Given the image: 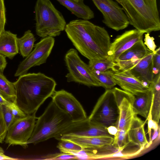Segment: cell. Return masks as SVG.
<instances>
[{
	"mask_svg": "<svg viewBox=\"0 0 160 160\" xmlns=\"http://www.w3.org/2000/svg\"><path fill=\"white\" fill-rule=\"evenodd\" d=\"M51 97L52 101L59 108L70 117L73 122L87 118L83 107L72 93L62 89L55 91Z\"/></svg>",
	"mask_w": 160,
	"mask_h": 160,
	"instance_id": "cell-11",
	"label": "cell"
},
{
	"mask_svg": "<svg viewBox=\"0 0 160 160\" xmlns=\"http://www.w3.org/2000/svg\"><path fill=\"white\" fill-rule=\"evenodd\" d=\"M0 94L10 102H14L16 98L14 82L8 80L0 72Z\"/></svg>",
	"mask_w": 160,
	"mask_h": 160,
	"instance_id": "cell-26",
	"label": "cell"
},
{
	"mask_svg": "<svg viewBox=\"0 0 160 160\" xmlns=\"http://www.w3.org/2000/svg\"><path fill=\"white\" fill-rule=\"evenodd\" d=\"M112 75L116 84L132 94L145 90L149 87L135 78L128 71H113Z\"/></svg>",
	"mask_w": 160,
	"mask_h": 160,
	"instance_id": "cell-16",
	"label": "cell"
},
{
	"mask_svg": "<svg viewBox=\"0 0 160 160\" xmlns=\"http://www.w3.org/2000/svg\"><path fill=\"white\" fill-rule=\"evenodd\" d=\"M113 143L121 151H122L130 143L128 140V131L124 130H118L114 136Z\"/></svg>",
	"mask_w": 160,
	"mask_h": 160,
	"instance_id": "cell-30",
	"label": "cell"
},
{
	"mask_svg": "<svg viewBox=\"0 0 160 160\" xmlns=\"http://www.w3.org/2000/svg\"><path fill=\"white\" fill-rule=\"evenodd\" d=\"M61 152L75 154L82 150L78 144L71 141L61 140L57 146Z\"/></svg>",
	"mask_w": 160,
	"mask_h": 160,
	"instance_id": "cell-29",
	"label": "cell"
},
{
	"mask_svg": "<svg viewBox=\"0 0 160 160\" xmlns=\"http://www.w3.org/2000/svg\"><path fill=\"white\" fill-rule=\"evenodd\" d=\"M92 72H103L109 70L115 71L116 63L109 58L89 61L88 64Z\"/></svg>",
	"mask_w": 160,
	"mask_h": 160,
	"instance_id": "cell-27",
	"label": "cell"
},
{
	"mask_svg": "<svg viewBox=\"0 0 160 160\" xmlns=\"http://www.w3.org/2000/svg\"><path fill=\"white\" fill-rule=\"evenodd\" d=\"M1 153H4V151L3 149L0 147V154Z\"/></svg>",
	"mask_w": 160,
	"mask_h": 160,
	"instance_id": "cell-42",
	"label": "cell"
},
{
	"mask_svg": "<svg viewBox=\"0 0 160 160\" xmlns=\"http://www.w3.org/2000/svg\"><path fill=\"white\" fill-rule=\"evenodd\" d=\"M129 24L137 30L149 33L160 30L156 0H117Z\"/></svg>",
	"mask_w": 160,
	"mask_h": 160,
	"instance_id": "cell-4",
	"label": "cell"
},
{
	"mask_svg": "<svg viewBox=\"0 0 160 160\" xmlns=\"http://www.w3.org/2000/svg\"><path fill=\"white\" fill-rule=\"evenodd\" d=\"M64 60L68 71L65 76L68 82H74L88 87H101L88 65L81 59L76 50L69 49Z\"/></svg>",
	"mask_w": 160,
	"mask_h": 160,
	"instance_id": "cell-6",
	"label": "cell"
},
{
	"mask_svg": "<svg viewBox=\"0 0 160 160\" xmlns=\"http://www.w3.org/2000/svg\"><path fill=\"white\" fill-rule=\"evenodd\" d=\"M63 135L85 137H114L108 133L107 128L92 122L88 118L83 120L73 122L57 138Z\"/></svg>",
	"mask_w": 160,
	"mask_h": 160,
	"instance_id": "cell-14",
	"label": "cell"
},
{
	"mask_svg": "<svg viewBox=\"0 0 160 160\" xmlns=\"http://www.w3.org/2000/svg\"><path fill=\"white\" fill-rule=\"evenodd\" d=\"M7 129L4 121L2 105L0 104V143H2L5 139Z\"/></svg>",
	"mask_w": 160,
	"mask_h": 160,
	"instance_id": "cell-34",
	"label": "cell"
},
{
	"mask_svg": "<svg viewBox=\"0 0 160 160\" xmlns=\"http://www.w3.org/2000/svg\"><path fill=\"white\" fill-rule=\"evenodd\" d=\"M36 40L34 35L30 30L26 31L22 37L18 38L19 50L23 58L27 57L32 52Z\"/></svg>",
	"mask_w": 160,
	"mask_h": 160,
	"instance_id": "cell-25",
	"label": "cell"
},
{
	"mask_svg": "<svg viewBox=\"0 0 160 160\" xmlns=\"http://www.w3.org/2000/svg\"><path fill=\"white\" fill-rule=\"evenodd\" d=\"M154 40V38L152 37H151L149 33H147L145 34L144 43L149 50L153 52H155L157 47Z\"/></svg>",
	"mask_w": 160,
	"mask_h": 160,
	"instance_id": "cell-37",
	"label": "cell"
},
{
	"mask_svg": "<svg viewBox=\"0 0 160 160\" xmlns=\"http://www.w3.org/2000/svg\"><path fill=\"white\" fill-rule=\"evenodd\" d=\"M2 108L4 121L8 130L16 120L8 106L4 105H2Z\"/></svg>",
	"mask_w": 160,
	"mask_h": 160,
	"instance_id": "cell-32",
	"label": "cell"
},
{
	"mask_svg": "<svg viewBox=\"0 0 160 160\" xmlns=\"http://www.w3.org/2000/svg\"><path fill=\"white\" fill-rule=\"evenodd\" d=\"M71 159H78L77 156L73 154L65 153L62 152L50 154L42 156V160H67Z\"/></svg>",
	"mask_w": 160,
	"mask_h": 160,
	"instance_id": "cell-31",
	"label": "cell"
},
{
	"mask_svg": "<svg viewBox=\"0 0 160 160\" xmlns=\"http://www.w3.org/2000/svg\"><path fill=\"white\" fill-rule=\"evenodd\" d=\"M76 2H78L79 0H74Z\"/></svg>",
	"mask_w": 160,
	"mask_h": 160,
	"instance_id": "cell-43",
	"label": "cell"
},
{
	"mask_svg": "<svg viewBox=\"0 0 160 160\" xmlns=\"http://www.w3.org/2000/svg\"><path fill=\"white\" fill-rule=\"evenodd\" d=\"M155 52L148 54L128 70L135 78L148 86L155 77L152 63Z\"/></svg>",
	"mask_w": 160,
	"mask_h": 160,
	"instance_id": "cell-17",
	"label": "cell"
},
{
	"mask_svg": "<svg viewBox=\"0 0 160 160\" xmlns=\"http://www.w3.org/2000/svg\"><path fill=\"white\" fill-rule=\"evenodd\" d=\"M79 18L88 20L94 18L93 11L84 2V0H57Z\"/></svg>",
	"mask_w": 160,
	"mask_h": 160,
	"instance_id": "cell-23",
	"label": "cell"
},
{
	"mask_svg": "<svg viewBox=\"0 0 160 160\" xmlns=\"http://www.w3.org/2000/svg\"><path fill=\"white\" fill-rule=\"evenodd\" d=\"M37 118L28 144H36L56 138L73 122L70 117L59 108L52 101Z\"/></svg>",
	"mask_w": 160,
	"mask_h": 160,
	"instance_id": "cell-3",
	"label": "cell"
},
{
	"mask_svg": "<svg viewBox=\"0 0 160 160\" xmlns=\"http://www.w3.org/2000/svg\"><path fill=\"white\" fill-rule=\"evenodd\" d=\"M11 103L6 100L0 94V104L4 105L9 107Z\"/></svg>",
	"mask_w": 160,
	"mask_h": 160,
	"instance_id": "cell-40",
	"label": "cell"
},
{
	"mask_svg": "<svg viewBox=\"0 0 160 160\" xmlns=\"http://www.w3.org/2000/svg\"><path fill=\"white\" fill-rule=\"evenodd\" d=\"M144 33L135 29L126 31L118 36L111 43L109 58L115 62L122 52L137 42L142 40Z\"/></svg>",
	"mask_w": 160,
	"mask_h": 160,
	"instance_id": "cell-15",
	"label": "cell"
},
{
	"mask_svg": "<svg viewBox=\"0 0 160 160\" xmlns=\"http://www.w3.org/2000/svg\"><path fill=\"white\" fill-rule=\"evenodd\" d=\"M6 22L5 8L4 0H0V36L5 30Z\"/></svg>",
	"mask_w": 160,
	"mask_h": 160,
	"instance_id": "cell-35",
	"label": "cell"
},
{
	"mask_svg": "<svg viewBox=\"0 0 160 160\" xmlns=\"http://www.w3.org/2000/svg\"><path fill=\"white\" fill-rule=\"evenodd\" d=\"M36 112L17 119L8 129L5 142L10 145H19L24 148L28 147V141L33 131Z\"/></svg>",
	"mask_w": 160,
	"mask_h": 160,
	"instance_id": "cell-8",
	"label": "cell"
},
{
	"mask_svg": "<svg viewBox=\"0 0 160 160\" xmlns=\"http://www.w3.org/2000/svg\"><path fill=\"white\" fill-rule=\"evenodd\" d=\"M16 159H17L7 156L4 155V153L0 154V160Z\"/></svg>",
	"mask_w": 160,
	"mask_h": 160,
	"instance_id": "cell-41",
	"label": "cell"
},
{
	"mask_svg": "<svg viewBox=\"0 0 160 160\" xmlns=\"http://www.w3.org/2000/svg\"><path fill=\"white\" fill-rule=\"evenodd\" d=\"M107 130L108 133L111 135L114 136L117 133L118 129L114 126H111L108 127Z\"/></svg>",
	"mask_w": 160,
	"mask_h": 160,
	"instance_id": "cell-39",
	"label": "cell"
},
{
	"mask_svg": "<svg viewBox=\"0 0 160 160\" xmlns=\"http://www.w3.org/2000/svg\"><path fill=\"white\" fill-rule=\"evenodd\" d=\"M54 43V38L48 36L34 45L33 50L18 65L14 76L18 77L26 74L31 68L45 63Z\"/></svg>",
	"mask_w": 160,
	"mask_h": 160,
	"instance_id": "cell-9",
	"label": "cell"
},
{
	"mask_svg": "<svg viewBox=\"0 0 160 160\" xmlns=\"http://www.w3.org/2000/svg\"><path fill=\"white\" fill-rule=\"evenodd\" d=\"M118 116V109L112 88L107 89L100 97L88 118L92 122L107 128L115 126Z\"/></svg>",
	"mask_w": 160,
	"mask_h": 160,
	"instance_id": "cell-7",
	"label": "cell"
},
{
	"mask_svg": "<svg viewBox=\"0 0 160 160\" xmlns=\"http://www.w3.org/2000/svg\"><path fill=\"white\" fill-rule=\"evenodd\" d=\"M36 32L42 38L59 36L66 23L50 0H37L35 7Z\"/></svg>",
	"mask_w": 160,
	"mask_h": 160,
	"instance_id": "cell-5",
	"label": "cell"
},
{
	"mask_svg": "<svg viewBox=\"0 0 160 160\" xmlns=\"http://www.w3.org/2000/svg\"><path fill=\"white\" fill-rule=\"evenodd\" d=\"M14 83V102L27 115L36 112L45 101L51 97L57 85L54 79L40 72L21 75Z\"/></svg>",
	"mask_w": 160,
	"mask_h": 160,
	"instance_id": "cell-2",
	"label": "cell"
},
{
	"mask_svg": "<svg viewBox=\"0 0 160 160\" xmlns=\"http://www.w3.org/2000/svg\"><path fill=\"white\" fill-rule=\"evenodd\" d=\"M121 151L113 142L95 148H83L75 155L78 159H96L112 157L114 154Z\"/></svg>",
	"mask_w": 160,
	"mask_h": 160,
	"instance_id": "cell-20",
	"label": "cell"
},
{
	"mask_svg": "<svg viewBox=\"0 0 160 160\" xmlns=\"http://www.w3.org/2000/svg\"><path fill=\"white\" fill-rule=\"evenodd\" d=\"M145 122L135 115L128 131L129 142L140 147L148 148L150 144L148 142L144 126Z\"/></svg>",
	"mask_w": 160,
	"mask_h": 160,
	"instance_id": "cell-21",
	"label": "cell"
},
{
	"mask_svg": "<svg viewBox=\"0 0 160 160\" xmlns=\"http://www.w3.org/2000/svg\"><path fill=\"white\" fill-rule=\"evenodd\" d=\"M8 107L16 120L24 118L27 115L14 102H11Z\"/></svg>",
	"mask_w": 160,
	"mask_h": 160,
	"instance_id": "cell-36",
	"label": "cell"
},
{
	"mask_svg": "<svg viewBox=\"0 0 160 160\" xmlns=\"http://www.w3.org/2000/svg\"><path fill=\"white\" fill-rule=\"evenodd\" d=\"M67 35L79 52L89 61L109 58L111 42L103 27L88 20H73L66 24Z\"/></svg>",
	"mask_w": 160,
	"mask_h": 160,
	"instance_id": "cell-1",
	"label": "cell"
},
{
	"mask_svg": "<svg viewBox=\"0 0 160 160\" xmlns=\"http://www.w3.org/2000/svg\"><path fill=\"white\" fill-rule=\"evenodd\" d=\"M17 35L5 30L0 36V54L12 59L19 52Z\"/></svg>",
	"mask_w": 160,
	"mask_h": 160,
	"instance_id": "cell-22",
	"label": "cell"
},
{
	"mask_svg": "<svg viewBox=\"0 0 160 160\" xmlns=\"http://www.w3.org/2000/svg\"><path fill=\"white\" fill-rule=\"evenodd\" d=\"M102 14L103 22L117 31L126 28L129 24L127 17L121 8L113 0H92Z\"/></svg>",
	"mask_w": 160,
	"mask_h": 160,
	"instance_id": "cell-10",
	"label": "cell"
},
{
	"mask_svg": "<svg viewBox=\"0 0 160 160\" xmlns=\"http://www.w3.org/2000/svg\"><path fill=\"white\" fill-rule=\"evenodd\" d=\"M152 52L139 41L122 52L115 61V71H128L142 58Z\"/></svg>",
	"mask_w": 160,
	"mask_h": 160,
	"instance_id": "cell-13",
	"label": "cell"
},
{
	"mask_svg": "<svg viewBox=\"0 0 160 160\" xmlns=\"http://www.w3.org/2000/svg\"><path fill=\"white\" fill-rule=\"evenodd\" d=\"M153 72L154 76L160 73V48L156 49L152 57Z\"/></svg>",
	"mask_w": 160,
	"mask_h": 160,
	"instance_id": "cell-33",
	"label": "cell"
},
{
	"mask_svg": "<svg viewBox=\"0 0 160 160\" xmlns=\"http://www.w3.org/2000/svg\"><path fill=\"white\" fill-rule=\"evenodd\" d=\"M149 85L152 88L153 93L151 112V118L158 124L160 118V73L155 76Z\"/></svg>",
	"mask_w": 160,
	"mask_h": 160,
	"instance_id": "cell-24",
	"label": "cell"
},
{
	"mask_svg": "<svg viewBox=\"0 0 160 160\" xmlns=\"http://www.w3.org/2000/svg\"><path fill=\"white\" fill-rule=\"evenodd\" d=\"M112 89L118 109V116L115 126L118 130L128 131L135 115L132 106L133 95L117 88Z\"/></svg>",
	"mask_w": 160,
	"mask_h": 160,
	"instance_id": "cell-12",
	"label": "cell"
},
{
	"mask_svg": "<svg viewBox=\"0 0 160 160\" xmlns=\"http://www.w3.org/2000/svg\"><path fill=\"white\" fill-rule=\"evenodd\" d=\"M55 139L59 141L64 140L73 142L79 145L83 149L111 144L113 142L114 137L107 136L85 137L63 135Z\"/></svg>",
	"mask_w": 160,
	"mask_h": 160,
	"instance_id": "cell-19",
	"label": "cell"
},
{
	"mask_svg": "<svg viewBox=\"0 0 160 160\" xmlns=\"http://www.w3.org/2000/svg\"><path fill=\"white\" fill-rule=\"evenodd\" d=\"M113 71L112 70H109L103 72H92L100 82L101 87L109 89L112 88L116 85L112 75Z\"/></svg>",
	"mask_w": 160,
	"mask_h": 160,
	"instance_id": "cell-28",
	"label": "cell"
},
{
	"mask_svg": "<svg viewBox=\"0 0 160 160\" xmlns=\"http://www.w3.org/2000/svg\"><path fill=\"white\" fill-rule=\"evenodd\" d=\"M133 99L132 103L135 115H139L147 119L151 113L153 93L151 87L145 90L132 94Z\"/></svg>",
	"mask_w": 160,
	"mask_h": 160,
	"instance_id": "cell-18",
	"label": "cell"
},
{
	"mask_svg": "<svg viewBox=\"0 0 160 160\" xmlns=\"http://www.w3.org/2000/svg\"><path fill=\"white\" fill-rule=\"evenodd\" d=\"M7 63L6 57L0 54V72L3 73Z\"/></svg>",
	"mask_w": 160,
	"mask_h": 160,
	"instance_id": "cell-38",
	"label": "cell"
}]
</instances>
